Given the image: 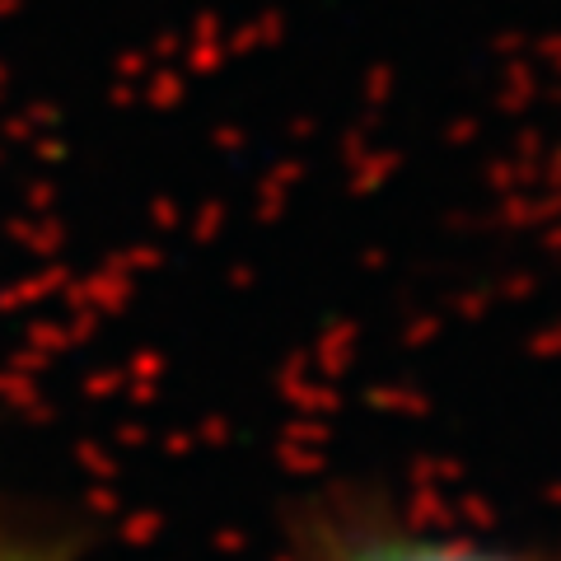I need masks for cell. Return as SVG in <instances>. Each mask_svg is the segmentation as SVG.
<instances>
[{"label":"cell","instance_id":"1","mask_svg":"<svg viewBox=\"0 0 561 561\" xmlns=\"http://www.w3.org/2000/svg\"><path fill=\"white\" fill-rule=\"evenodd\" d=\"M305 561H552L496 542L408 529V524H346L337 534H323Z\"/></svg>","mask_w":561,"mask_h":561},{"label":"cell","instance_id":"2","mask_svg":"<svg viewBox=\"0 0 561 561\" xmlns=\"http://www.w3.org/2000/svg\"><path fill=\"white\" fill-rule=\"evenodd\" d=\"M0 561H70V548L28 529H0Z\"/></svg>","mask_w":561,"mask_h":561}]
</instances>
